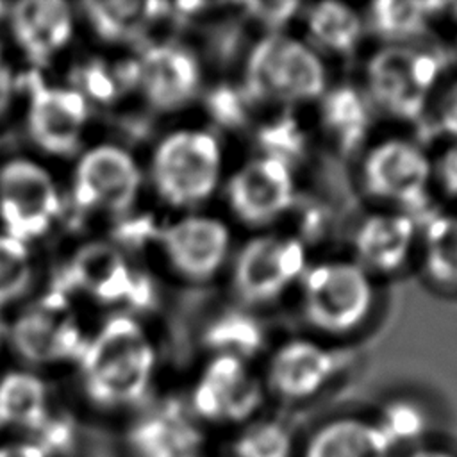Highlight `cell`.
<instances>
[{"label": "cell", "instance_id": "9", "mask_svg": "<svg viewBox=\"0 0 457 457\" xmlns=\"http://www.w3.org/2000/svg\"><path fill=\"white\" fill-rule=\"evenodd\" d=\"M307 270L303 243L286 234L250 237L232 262V289L250 305H262L282 296Z\"/></svg>", "mask_w": 457, "mask_h": 457}, {"label": "cell", "instance_id": "27", "mask_svg": "<svg viewBox=\"0 0 457 457\" xmlns=\"http://www.w3.org/2000/svg\"><path fill=\"white\" fill-rule=\"evenodd\" d=\"M423 268L441 287L457 289V216L439 214L423 232Z\"/></svg>", "mask_w": 457, "mask_h": 457}, {"label": "cell", "instance_id": "2", "mask_svg": "<svg viewBox=\"0 0 457 457\" xmlns=\"http://www.w3.org/2000/svg\"><path fill=\"white\" fill-rule=\"evenodd\" d=\"M243 91L250 100L275 105L320 100L327 91V70L309 43L286 32H270L246 55Z\"/></svg>", "mask_w": 457, "mask_h": 457}, {"label": "cell", "instance_id": "12", "mask_svg": "<svg viewBox=\"0 0 457 457\" xmlns=\"http://www.w3.org/2000/svg\"><path fill=\"white\" fill-rule=\"evenodd\" d=\"M262 400V386L248 362L216 353L202 368L187 405L198 421L243 423L261 409Z\"/></svg>", "mask_w": 457, "mask_h": 457}, {"label": "cell", "instance_id": "10", "mask_svg": "<svg viewBox=\"0 0 457 457\" xmlns=\"http://www.w3.org/2000/svg\"><path fill=\"white\" fill-rule=\"evenodd\" d=\"M130 87L155 112L187 107L202 87L198 57L182 43L154 41L129 61Z\"/></svg>", "mask_w": 457, "mask_h": 457}, {"label": "cell", "instance_id": "35", "mask_svg": "<svg viewBox=\"0 0 457 457\" xmlns=\"http://www.w3.org/2000/svg\"><path fill=\"white\" fill-rule=\"evenodd\" d=\"M436 112L439 129L446 136L457 139V80H453L443 89Z\"/></svg>", "mask_w": 457, "mask_h": 457}, {"label": "cell", "instance_id": "4", "mask_svg": "<svg viewBox=\"0 0 457 457\" xmlns=\"http://www.w3.org/2000/svg\"><path fill=\"white\" fill-rule=\"evenodd\" d=\"M439 75V57L411 43L380 46L371 54L364 70L371 104L402 121H414L425 112Z\"/></svg>", "mask_w": 457, "mask_h": 457}, {"label": "cell", "instance_id": "23", "mask_svg": "<svg viewBox=\"0 0 457 457\" xmlns=\"http://www.w3.org/2000/svg\"><path fill=\"white\" fill-rule=\"evenodd\" d=\"M84 20L93 34L107 45H127L141 37L146 27L166 11L154 2H86Z\"/></svg>", "mask_w": 457, "mask_h": 457}, {"label": "cell", "instance_id": "19", "mask_svg": "<svg viewBox=\"0 0 457 457\" xmlns=\"http://www.w3.org/2000/svg\"><path fill=\"white\" fill-rule=\"evenodd\" d=\"M66 293L79 291L95 302L112 303L127 300L134 287V271L127 257L111 243L82 245L66 264Z\"/></svg>", "mask_w": 457, "mask_h": 457}, {"label": "cell", "instance_id": "5", "mask_svg": "<svg viewBox=\"0 0 457 457\" xmlns=\"http://www.w3.org/2000/svg\"><path fill=\"white\" fill-rule=\"evenodd\" d=\"M62 209L59 184L41 161L14 155L0 162V232L32 245L55 227Z\"/></svg>", "mask_w": 457, "mask_h": 457}, {"label": "cell", "instance_id": "39", "mask_svg": "<svg viewBox=\"0 0 457 457\" xmlns=\"http://www.w3.org/2000/svg\"><path fill=\"white\" fill-rule=\"evenodd\" d=\"M200 457H207V455H204V453H202V455H200Z\"/></svg>", "mask_w": 457, "mask_h": 457}, {"label": "cell", "instance_id": "17", "mask_svg": "<svg viewBox=\"0 0 457 457\" xmlns=\"http://www.w3.org/2000/svg\"><path fill=\"white\" fill-rule=\"evenodd\" d=\"M7 18L16 48L37 68L59 57L75 34V12L64 2H18L9 5Z\"/></svg>", "mask_w": 457, "mask_h": 457}, {"label": "cell", "instance_id": "21", "mask_svg": "<svg viewBox=\"0 0 457 457\" xmlns=\"http://www.w3.org/2000/svg\"><path fill=\"white\" fill-rule=\"evenodd\" d=\"M391 452L375 421L343 416L325 421L311 434L303 457H389Z\"/></svg>", "mask_w": 457, "mask_h": 457}, {"label": "cell", "instance_id": "28", "mask_svg": "<svg viewBox=\"0 0 457 457\" xmlns=\"http://www.w3.org/2000/svg\"><path fill=\"white\" fill-rule=\"evenodd\" d=\"M34 273L30 245L0 232V311L25 298Z\"/></svg>", "mask_w": 457, "mask_h": 457}, {"label": "cell", "instance_id": "18", "mask_svg": "<svg viewBox=\"0 0 457 457\" xmlns=\"http://www.w3.org/2000/svg\"><path fill=\"white\" fill-rule=\"evenodd\" d=\"M336 355L311 339H289L270 357L268 387L284 400L302 402L318 395L336 375Z\"/></svg>", "mask_w": 457, "mask_h": 457}, {"label": "cell", "instance_id": "31", "mask_svg": "<svg viewBox=\"0 0 457 457\" xmlns=\"http://www.w3.org/2000/svg\"><path fill=\"white\" fill-rule=\"evenodd\" d=\"M291 432L277 421H255L234 439L236 457H293Z\"/></svg>", "mask_w": 457, "mask_h": 457}, {"label": "cell", "instance_id": "15", "mask_svg": "<svg viewBox=\"0 0 457 457\" xmlns=\"http://www.w3.org/2000/svg\"><path fill=\"white\" fill-rule=\"evenodd\" d=\"M361 179L371 196L414 205L425 196L432 180V162L418 145L402 137H389L366 152Z\"/></svg>", "mask_w": 457, "mask_h": 457}, {"label": "cell", "instance_id": "22", "mask_svg": "<svg viewBox=\"0 0 457 457\" xmlns=\"http://www.w3.org/2000/svg\"><path fill=\"white\" fill-rule=\"evenodd\" d=\"M320 125L339 152H353L370 129L366 98L352 86L327 89L320 98Z\"/></svg>", "mask_w": 457, "mask_h": 457}, {"label": "cell", "instance_id": "29", "mask_svg": "<svg viewBox=\"0 0 457 457\" xmlns=\"http://www.w3.org/2000/svg\"><path fill=\"white\" fill-rule=\"evenodd\" d=\"M373 421L393 450L402 445L418 443L428 432V414L425 409L405 398L387 402Z\"/></svg>", "mask_w": 457, "mask_h": 457}, {"label": "cell", "instance_id": "37", "mask_svg": "<svg viewBox=\"0 0 457 457\" xmlns=\"http://www.w3.org/2000/svg\"><path fill=\"white\" fill-rule=\"evenodd\" d=\"M0 457H50L37 443L14 441L0 445Z\"/></svg>", "mask_w": 457, "mask_h": 457}, {"label": "cell", "instance_id": "11", "mask_svg": "<svg viewBox=\"0 0 457 457\" xmlns=\"http://www.w3.org/2000/svg\"><path fill=\"white\" fill-rule=\"evenodd\" d=\"M89 120L91 105L73 86L36 82L29 87L25 130L45 155L77 157L84 150Z\"/></svg>", "mask_w": 457, "mask_h": 457}, {"label": "cell", "instance_id": "1", "mask_svg": "<svg viewBox=\"0 0 457 457\" xmlns=\"http://www.w3.org/2000/svg\"><path fill=\"white\" fill-rule=\"evenodd\" d=\"M77 366L82 391L93 405L125 409L148 395L157 352L145 325L129 312H118L87 336Z\"/></svg>", "mask_w": 457, "mask_h": 457}, {"label": "cell", "instance_id": "30", "mask_svg": "<svg viewBox=\"0 0 457 457\" xmlns=\"http://www.w3.org/2000/svg\"><path fill=\"white\" fill-rule=\"evenodd\" d=\"M89 105L111 104L121 96L125 89L130 87V71L129 62L125 66H112L104 61H93L80 66L77 80L71 84Z\"/></svg>", "mask_w": 457, "mask_h": 457}, {"label": "cell", "instance_id": "16", "mask_svg": "<svg viewBox=\"0 0 457 457\" xmlns=\"http://www.w3.org/2000/svg\"><path fill=\"white\" fill-rule=\"evenodd\" d=\"M127 446L132 457H200L204 432L189 405L164 398L136 416Z\"/></svg>", "mask_w": 457, "mask_h": 457}, {"label": "cell", "instance_id": "6", "mask_svg": "<svg viewBox=\"0 0 457 457\" xmlns=\"http://www.w3.org/2000/svg\"><path fill=\"white\" fill-rule=\"evenodd\" d=\"M300 286L303 318L327 334L352 332L373 305L368 271L353 261L332 259L307 266Z\"/></svg>", "mask_w": 457, "mask_h": 457}, {"label": "cell", "instance_id": "38", "mask_svg": "<svg viewBox=\"0 0 457 457\" xmlns=\"http://www.w3.org/2000/svg\"><path fill=\"white\" fill-rule=\"evenodd\" d=\"M409 457H455V455L439 448H420L409 453Z\"/></svg>", "mask_w": 457, "mask_h": 457}, {"label": "cell", "instance_id": "25", "mask_svg": "<svg viewBox=\"0 0 457 457\" xmlns=\"http://www.w3.org/2000/svg\"><path fill=\"white\" fill-rule=\"evenodd\" d=\"M48 420L46 386L29 370L0 377V427L39 430Z\"/></svg>", "mask_w": 457, "mask_h": 457}, {"label": "cell", "instance_id": "7", "mask_svg": "<svg viewBox=\"0 0 457 457\" xmlns=\"http://www.w3.org/2000/svg\"><path fill=\"white\" fill-rule=\"evenodd\" d=\"M143 187L137 159L118 143L86 146L75 159L70 198L82 214L123 216L132 211Z\"/></svg>", "mask_w": 457, "mask_h": 457}, {"label": "cell", "instance_id": "13", "mask_svg": "<svg viewBox=\"0 0 457 457\" xmlns=\"http://www.w3.org/2000/svg\"><path fill=\"white\" fill-rule=\"evenodd\" d=\"M157 246L168 266L189 282L211 280L225 264L230 228L209 214H184L157 230Z\"/></svg>", "mask_w": 457, "mask_h": 457}, {"label": "cell", "instance_id": "24", "mask_svg": "<svg viewBox=\"0 0 457 457\" xmlns=\"http://www.w3.org/2000/svg\"><path fill=\"white\" fill-rule=\"evenodd\" d=\"M303 25L311 46L334 55L352 54L364 34L362 16L343 2H318L303 14Z\"/></svg>", "mask_w": 457, "mask_h": 457}, {"label": "cell", "instance_id": "33", "mask_svg": "<svg viewBox=\"0 0 457 457\" xmlns=\"http://www.w3.org/2000/svg\"><path fill=\"white\" fill-rule=\"evenodd\" d=\"M246 11V16L261 23L270 32H280V27L287 25L293 16H296V11L300 9V4L296 2H250L243 5Z\"/></svg>", "mask_w": 457, "mask_h": 457}, {"label": "cell", "instance_id": "26", "mask_svg": "<svg viewBox=\"0 0 457 457\" xmlns=\"http://www.w3.org/2000/svg\"><path fill=\"white\" fill-rule=\"evenodd\" d=\"M445 4L437 2H391L380 0L368 5L364 25L387 43H409L411 37L423 34L432 16Z\"/></svg>", "mask_w": 457, "mask_h": 457}, {"label": "cell", "instance_id": "8", "mask_svg": "<svg viewBox=\"0 0 457 457\" xmlns=\"http://www.w3.org/2000/svg\"><path fill=\"white\" fill-rule=\"evenodd\" d=\"M87 336L70 295L62 289L29 302L9 327L14 352L34 366L77 362Z\"/></svg>", "mask_w": 457, "mask_h": 457}, {"label": "cell", "instance_id": "14", "mask_svg": "<svg viewBox=\"0 0 457 457\" xmlns=\"http://www.w3.org/2000/svg\"><path fill=\"white\" fill-rule=\"evenodd\" d=\"M225 195L228 209L239 221L250 227H266L293 207L296 186L287 162L259 155L228 177Z\"/></svg>", "mask_w": 457, "mask_h": 457}, {"label": "cell", "instance_id": "34", "mask_svg": "<svg viewBox=\"0 0 457 457\" xmlns=\"http://www.w3.org/2000/svg\"><path fill=\"white\" fill-rule=\"evenodd\" d=\"M432 179L446 196L457 198V145L445 148L432 162Z\"/></svg>", "mask_w": 457, "mask_h": 457}, {"label": "cell", "instance_id": "36", "mask_svg": "<svg viewBox=\"0 0 457 457\" xmlns=\"http://www.w3.org/2000/svg\"><path fill=\"white\" fill-rule=\"evenodd\" d=\"M16 77L9 59L5 57L4 50L0 48V120L9 111L14 93H16Z\"/></svg>", "mask_w": 457, "mask_h": 457}, {"label": "cell", "instance_id": "3", "mask_svg": "<svg viewBox=\"0 0 457 457\" xmlns=\"http://www.w3.org/2000/svg\"><path fill=\"white\" fill-rule=\"evenodd\" d=\"M223 173L218 137L204 129L182 127L164 134L152 150L148 179L157 196L175 207L191 209L212 196Z\"/></svg>", "mask_w": 457, "mask_h": 457}, {"label": "cell", "instance_id": "32", "mask_svg": "<svg viewBox=\"0 0 457 457\" xmlns=\"http://www.w3.org/2000/svg\"><path fill=\"white\" fill-rule=\"evenodd\" d=\"M209 345L216 348V353H227L239 359H248L261 345V334L257 325L239 314H228L216 321L207 334Z\"/></svg>", "mask_w": 457, "mask_h": 457}, {"label": "cell", "instance_id": "20", "mask_svg": "<svg viewBox=\"0 0 457 457\" xmlns=\"http://www.w3.org/2000/svg\"><path fill=\"white\" fill-rule=\"evenodd\" d=\"M414 221L403 212H375L355 230L353 250L357 264L366 271L393 273L400 270L412 248Z\"/></svg>", "mask_w": 457, "mask_h": 457}]
</instances>
